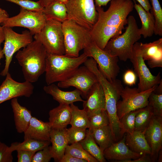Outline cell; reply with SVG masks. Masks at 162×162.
<instances>
[{
    "label": "cell",
    "mask_w": 162,
    "mask_h": 162,
    "mask_svg": "<svg viewBox=\"0 0 162 162\" xmlns=\"http://www.w3.org/2000/svg\"><path fill=\"white\" fill-rule=\"evenodd\" d=\"M153 113L148 106L139 109L135 119V130L143 131L149 124Z\"/></svg>",
    "instance_id": "obj_31"
},
{
    "label": "cell",
    "mask_w": 162,
    "mask_h": 162,
    "mask_svg": "<svg viewBox=\"0 0 162 162\" xmlns=\"http://www.w3.org/2000/svg\"><path fill=\"white\" fill-rule=\"evenodd\" d=\"M11 105L17 131L20 133H24L27 129L32 117L31 112L26 107L20 104L17 98L11 99Z\"/></svg>",
    "instance_id": "obj_24"
},
{
    "label": "cell",
    "mask_w": 162,
    "mask_h": 162,
    "mask_svg": "<svg viewBox=\"0 0 162 162\" xmlns=\"http://www.w3.org/2000/svg\"><path fill=\"white\" fill-rule=\"evenodd\" d=\"M16 4L25 9L35 11H43L44 7L39 1L30 0H6Z\"/></svg>",
    "instance_id": "obj_38"
},
{
    "label": "cell",
    "mask_w": 162,
    "mask_h": 162,
    "mask_svg": "<svg viewBox=\"0 0 162 162\" xmlns=\"http://www.w3.org/2000/svg\"><path fill=\"white\" fill-rule=\"evenodd\" d=\"M157 86L143 92H139L137 88L128 86L124 88L121 94L122 100L117 104V114L119 120L124 115L134 110L146 107L148 103V98Z\"/></svg>",
    "instance_id": "obj_8"
},
{
    "label": "cell",
    "mask_w": 162,
    "mask_h": 162,
    "mask_svg": "<svg viewBox=\"0 0 162 162\" xmlns=\"http://www.w3.org/2000/svg\"><path fill=\"white\" fill-rule=\"evenodd\" d=\"M46 20L43 11H33L20 7L18 14L9 17L1 25L3 27H22L26 28L33 35H34L41 31Z\"/></svg>",
    "instance_id": "obj_12"
},
{
    "label": "cell",
    "mask_w": 162,
    "mask_h": 162,
    "mask_svg": "<svg viewBox=\"0 0 162 162\" xmlns=\"http://www.w3.org/2000/svg\"><path fill=\"white\" fill-rule=\"evenodd\" d=\"M51 129L49 122H44L32 116L27 129L24 132V140L32 139L50 142Z\"/></svg>",
    "instance_id": "obj_19"
},
{
    "label": "cell",
    "mask_w": 162,
    "mask_h": 162,
    "mask_svg": "<svg viewBox=\"0 0 162 162\" xmlns=\"http://www.w3.org/2000/svg\"><path fill=\"white\" fill-rule=\"evenodd\" d=\"M155 93L158 94H162V80L159 84H158L155 89L154 91Z\"/></svg>",
    "instance_id": "obj_49"
},
{
    "label": "cell",
    "mask_w": 162,
    "mask_h": 162,
    "mask_svg": "<svg viewBox=\"0 0 162 162\" xmlns=\"http://www.w3.org/2000/svg\"><path fill=\"white\" fill-rule=\"evenodd\" d=\"M8 146L0 141V162H12V152L8 150Z\"/></svg>",
    "instance_id": "obj_40"
},
{
    "label": "cell",
    "mask_w": 162,
    "mask_h": 162,
    "mask_svg": "<svg viewBox=\"0 0 162 162\" xmlns=\"http://www.w3.org/2000/svg\"><path fill=\"white\" fill-rule=\"evenodd\" d=\"M65 55L77 57L92 40L90 30L70 19L62 23Z\"/></svg>",
    "instance_id": "obj_5"
},
{
    "label": "cell",
    "mask_w": 162,
    "mask_h": 162,
    "mask_svg": "<svg viewBox=\"0 0 162 162\" xmlns=\"http://www.w3.org/2000/svg\"><path fill=\"white\" fill-rule=\"evenodd\" d=\"M4 55L1 46H0V61L2 58H3ZM0 64L1 63L0 62Z\"/></svg>",
    "instance_id": "obj_52"
},
{
    "label": "cell",
    "mask_w": 162,
    "mask_h": 162,
    "mask_svg": "<svg viewBox=\"0 0 162 162\" xmlns=\"http://www.w3.org/2000/svg\"><path fill=\"white\" fill-rule=\"evenodd\" d=\"M158 161L162 162V151L160 150L158 153Z\"/></svg>",
    "instance_id": "obj_51"
},
{
    "label": "cell",
    "mask_w": 162,
    "mask_h": 162,
    "mask_svg": "<svg viewBox=\"0 0 162 162\" xmlns=\"http://www.w3.org/2000/svg\"><path fill=\"white\" fill-rule=\"evenodd\" d=\"M110 1L106 11L102 7H96L98 19L90 30L92 40L102 50L111 39L122 34L127 24V17L134 8L132 0Z\"/></svg>",
    "instance_id": "obj_1"
},
{
    "label": "cell",
    "mask_w": 162,
    "mask_h": 162,
    "mask_svg": "<svg viewBox=\"0 0 162 162\" xmlns=\"http://www.w3.org/2000/svg\"><path fill=\"white\" fill-rule=\"evenodd\" d=\"M83 102V109L87 112L88 117L95 113L106 110V98L102 87L98 82L94 84L89 90Z\"/></svg>",
    "instance_id": "obj_17"
},
{
    "label": "cell",
    "mask_w": 162,
    "mask_h": 162,
    "mask_svg": "<svg viewBox=\"0 0 162 162\" xmlns=\"http://www.w3.org/2000/svg\"><path fill=\"white\" fill-rule=\"evenodd\" d=\"M111 0H94L96 7L106 6Z\"/></svg>",
    "instance_id": "obj_47"
},
{
    "label": "cell",
    "mask_w": 162,
    "mask_h": 162,
    "mask_svg": "<svg viewBox=\"0 0 162 162\" xmlns=\"http://www.w3.org/2000/svg\"><path fill=\"white\" fill-rule=\"evenodd\" d=\"M152 161L150 155L143 154L137 159L131 160L127 162H150Z\"/></svg>",
    "instance_id": "obj_44"
},
{
    "label": "cell",
    "mask_w": 162,
    "mask_h": 162,
    "mask_svg": "<svg viewBox=\"0 0 162 162\" xmlns=\"http://www.w3.org/2000/svg\"><path fill=\"white\" fill-rule=\"evenodd\" d=\"M60 162H87V161L77 158L68 154H64Z\"/></svg>",
    "instance_id": "obj_43"
},
{
    "label": "cell",
    "mask_w": 162,
    "mask_h": 162,
    "mask_svg": "<svg viewBox=\"0 0 162 162\" xmlns=\"http://www.w3.org/2000/svg\"><path fill=\"white\" fill-rule=\"evenodd\" d=\"M125 133L119 141L113 142L103 152L106 159L117 162H127L139 158L142 155L131 150L125 143Z\"/></svg>",
    "instance_id": "obj_16"
},
{
    "label": "cell",
    "mask_w": 162,
    "mask_h": 162,
    "mask_svg": "<svg viewBox=\"0 0 162 162\" xmlns=\"http://www.w3.org/2000/svg\"><path fill=\"white\" fill-rule=\"evenodd\" d=\"M130 60L133 65L134 71L139 78L137 89L139 92L148 90L159 84L162 80L160 73L154 76L150 72L142 58L140 43L137 42L134 44Z\"/></svg>",
    "instance_id": "obj_11"
},
{
    "label": "cell",
    "mask_w": 162,
    "mask_h": 162,
    "mask_svg": "<svg viewBox=\"0 0 162 162\" xmlns=\"http://www.w3.org/2000/svg\"><path fill=\"white\" fill-rule=\"evenodd\" d=\"M148 106L154 116L162 117V94L155 93L154 91L148 98Z\"/></svg>",
    "instance_id": "obj_36"
},
{
    "label": "cell",
    "mask_w": 162,
    "mask_h": 162,
    "mask_svg": "<svg viewBox=\"0 0 162 162\" xmlns=\"http://www.w3.org/2000/svg\"><path fill=\"white\" fill-rule=\"evenodd\" d=\"M0 86V104L18 97H29L33 94L34 86L32 83L25 81L19 82L14 80L8 72Z\"/></svg>",
    "instance_id": "obj_14"
},
{
    "label": "cell",
    "mask_w": 162,
    "mask_h": 162,
    "mask_svg": "<svg viewBox=\"0 0 162 162\" xmlns=\"http://www.w3.org/2000/svg\"><path fill=\"white\" fill-rule=\"evenodd\" d=\"M9 17V15L7 12L0 8V24Z\"/></svg>",
    "instance_id": "obj_46"
},
{
    "label": "cell",
    "mask_w": 162,
    "mask_h": 162,
    "mask_svg": "<svg viewBox=\"0 0 162 162\" xmlns=\"http://www.w3.org/2000/svg\"><path fill=\"white\" fill-rule=\"evenodd\" d=\"M98 82L95 75L84 65L80 66L75 73L67 79L58 82L57 86L62 88L74 87L82 92V96L86 98L91 88Z\"/></svg>",
    "instance_id": "obj_13"
},
{
    "label": "cell",
    "mask_w": 162,
    "mask_h": 162,
    "mask_svg": "<svg viewBox=\"0 0 162 162\" xmlns=\"http://www.w3.org/2000/svg\"><path fill=\"white\" fill-rule=\"evenodd\" d=\"M141 6L147 12H149L152 6L149 0H136Z\"/></svg>",
    "instance_id": "obj_45"
},
{
    "label": "cell",
    "mask_w": 162,
    "mask_h": 162,
    "mask_svg": "<svg viewBox=\"0 0 162 162\" xmlns=\"http://www.w3.org/2000/svg\"><path fill=\"white\" fill-rule=\"evenodd\" d=\"M83 51L88 57L94 60L99 70L108 80L112 81L116 79L120 70L118 57L112 56L100 49L93 40Z\"/></svg>",
    "instance_id": "obj_10"
},
{
    "label": "cell",
    "mask_w": 162,
    "mask_h": 162,
    "mask_svg": "<svg viewBox=\"0 0 162 162\" xmlns=\"http://www.w3.org/2000/svg\"><path fill=\"white\" fill-rule=\"evenodd\" d=\"M88 58L84 52L77 57L47 54L45 71L47 84L67 79L84 64Z\"/></svg>",
    "instance_id": "obj_3"
},
{
    "label": "cell",
    "mask_w": 162,
    "mask_h": 162,
    "mask_svg": "<svg viewBox=\"0 0 162 162\" xmlns=\"http://www.w3.org/2000/svg\"><path fill=\"white\" fill-rule=\"evenodd\" d=\"M50 142L40 141L32 139L24 140L22 142H15L8 146V150L12 152L15 150H25L37 152L49 146Z\"/></svg>",
    "instance_id": "obj_29"
},
{
    "label": "cell",
    "mask_w": 162,
    "mask_h": 162,
    "mask_svg": "<svg viewBox=\"0 0 162 162\" xmlns=\"http://www.w3.org/2000/svg\"><path fill=\"white\" fill-rule=\"evenodd\" d=\"M47 55L43 45L35 40L17 52L15 57L25 81L32 83L38 81L45 72Z\"/></svg>",
    "instance_id": "obj_2"
},
{
    "label": "cell",
    "mask_w": 162,
    "mask_h": 162,
    "mask_svg": "<svg viewBox=\"0 0 162 162\" xmlns=\"http://www.w3.org/2000/svg\"><path fill=\"white\" fill-rule=\"evenodd\" d=\"M139 109L127 113L119 120L123 135L125 133H132L135 130V117Z\"/></svg>",
    "instance_id": "obj_35"
},
{
    "label": "cell",
    "mask_w": 162,
    "mask_h": 162,
    "mask_svg": "<svg viewBox=\"0 0 162 162\" xmlns=\"http://www.w3.org/2000/svg\"><path fill=\"white\" fill-rule=\"evenodd\" d=\"M68 19L91 30L98 16L94 0H68Z\"/></svg>",
    "instance_id": "obj_7"
},
{
    "label": "cell",
    "mask_w": 162,
    "mask_h": 162,
    "mask_svg": "<svg viewBox=\"0 0 162 162\" xmlns=\"http://www.w3.org/2000/svg\"><path fill=\"white\" fill-rule=\"evenodd\" d=\"M52 158L51 147L49 146L35 152L32 162H48Z\"/></svg>",
    "instance_id": "obj_39"
},
{
    "label": "cell",
    "mask_w": 162,
    "mask_h": 162,
    "mask_svg": "<svg viewBox=\"0 0 162 162\" xmlns=\"http://www.w3.org/2000/svg\"><path fill=\"white\" fill-rule=\"evenodd\" d=\"M146 139L151 148L152 160L158 159L162 146V117L153 115L151 121L144 130Z\"/></svg>",
    "instance_id": "obj_15"
},
{
    "label": "cell",
    "mask_w": 162,
    "mask_h": 162,
    "mask_svg": "<svg viewBox=\"0 0 162 162\" xmlns=\"http://www.w3.org/2000/svg\"><path fill=\"white\" fill-rule=\"evenodd\" d=\"M86 130L72 126L66 128L69 143L79 142L83 140L86 136Z\"/></svg>",
    "instance_id": "obj_37"
},
{
    "label": "cell",
    "mask_w": 162,
    "mask_h": 162,
    "mask_svg": "<svg viewBox=\"0 0 162 162\" xmlns=\"http://www.w3.org/2000/svg\"><path fill=\"white\" fill-rule=\"evenodd\" d=\"M137 76L134 71L130 69L127 70L123 75L124 82L128 86H132L135 84Z\"/></svg>",
    "instance_id": "obj_42"
},
{
    "label": "cell",
    "mask_w": 162,
    "mask_h": 162,
    "mask_svg": "<svg viewBox=\"0 0 162 162\" xmlns=\"http://www.w3.org/2000/svg\"><path fill=\"white\" fill-rule=\"evenodd\" d=\"M142 58L151 68L162 67V38L149 43H140Z\"/></svg>",
    "instance_id": "obj_18"
},
{
    "label": "cell",
    "mask_w": 162,
    "mask_h": 162,
    "mask_svg": "<svg viewBox=\"0 0 162 162\" xmlns=\"http://www.w3.org/2000/svg\"><path fill=\"white\" fill-rule=\"evenodd\" d=\"M89 127L91 130L109 125L108 117L106 110H104L97 112L89 117Z\"/></svg>",
    "instance_id": "obj_34"
},
{
    "label": "cell",
    "mask_w": 162,
    "mask_h": 162,
    "mask_svg": "<svg viewBox=\"0 0 162 162\" xmlns=\"http://www.w3.org/2000/svg\"><path fill=\"white\" fill-rule=\"evenodd\" d=\"M18 162H32L33 156L36 152L25 150H18Z\"/></svg>",
    "instance_id": "obj_41"
},
{
    "label": "cell",
    "mask_w": 162,
    "mask_h": 162,
    "mask_svg": "<svg viewBox=\"0 0 162 162\" xmlns=\"http://www.w3.org/2000/svg\"><path fill=\"white\" fill-rule=\"evenodd\" d=\"M43 89L59 104L70 105L76 102L84 101L81 97L82 92L76 88L72 91H64L61 90L57 85L52 83L44 86Z\"/></svg>",
    "instance_id": "obj_21"
},
{
    "label": "cell",
    "mask_w": 162,
    "mask_h": 162,
    "mask_svg": "<svg viewBox=\"0 0 162 162\" xmlns=\"http://www.w3.org/2000/svg\"><path fill=\"white\" fill-rule=\"evenodd\" d=\"M64 154H68L78 158L84 160L87 162H98V161L82 147L79 142L68 145Z\"/></svg>",
    "instance_id": "obj_32"
},
{
    "label": "cell",
    "mask_w": 162,
    "mask_h": 162,
    "mask_svg": "<svg viewBox=\"0 0 162 162\" xmlns=\"http://www.w3.org/2000/svg\"><path fill=\"white\" fill-rule=\"evenodd\" d=\"M127 25L125 32L111 39L104 49L111 56H116L124 62L131 58L134 45L141 38L139 28L133 16L127 18Z\"/></svg>",
    "instance_id": "obj_4"
},
{
    "label": "cell",
    "mask_w": 162,
    "mask_h": 162,
    "mask_svg": "<svg viewBox=\"0 0 162 162\" xmlns=\"http://www.w3.org/2000/svg\"><path fill=\"white\" fill-rule=\"evenodd\" d=\"M134 8L136 9L141 22V27L139 29L141 35L144 38L151 37L154 34L155 20L153 15L150 12H147L139 4L135 2Z\"/></svg>",
    "instance_id": "obj_25"
},
{
    "label": "cell",
    "mask_w": 162,
    "mask_h": 162,
    "mask_svg": "<svg viewBox=\"0 0 162 162\" xmlns=\"http://www.w3.org/2000/svg\"><path fill=\"white\" fill-rule=\"evenodd\" d=\"M152 4L151 13L155 20L154 34L162 36V9L158 0H150Z\"/></svg>",
    "instance_id": "obj_33"
},
{
    "label": "cell",
    "mask_w": 162,
    "mask_h": 162,
    "mask_svg": "<svg viewBox=\"0 0 162 162\" xmlns=\"http://www.w3.org/2000/svg\"><path fill=\"white\" fill-rule=\"evenodd\" d=\"M43 12L47 20L52 19L62 23L68 19L65 4L57 0L44 7Z\"/></svg>",
    "instance_id": "obj_26"
},
{
    "label": "cell",
    "mask_w": 162,
    "mask_h": 162,
    "mask_svg": "<svg viewBox=\"0 0 162 162\" xmlns=\"http://www.w3.org/2000/svg\"><path fill=\"white\" fill-rule=\"evenodd\" d=\"M3 28L4 40L2 50L5 58V64L0 74L4 76L9 72L14 54L32 42L33 41V35L29 31L25 30L19 34L14 32L11 27H4Z\"/></svg>",
    "instance_id": "obj_9"
},
{
    "label": "cell",
    "mask_w": 162,
    "mask_h": 162,
    "mask_svg": "<svg viewBox=\"0 0 162 162\" xmlns=\"http://www.w3.org/2000/svg\"><path fill=\"white\" fill-rule=\"evenodd\" d=\"M71 110V119L70 124L71 126L87 129L89 127V121L86 111L80 110L72 103L70 105Z\"/></svg>",
    "instance_id": "obj_28"
},
{
    "label": "cell",
    "mask_w": 162,
    "mask_h": 162,
    "mask_svg": "<svg viewBox=\"0 0 162 162\" xmlns=\"http://www.w3.org/2000/svg\"><path fill=\"white\" fill-rule=\"evenodd\" d=\"M125 143L129 149L135 153L150 155L151 148L146 139L144 130H135L132 133H125Z\"/></svg>",
    "instance_id": "obj_23"
},
{
    "label": "cell",
    "mask_w": 162,
    "mask_h": 162,
    "mask_svg": "<svg viewBox=\"0 0 162 162\" xmlns=\"http://www.w3.org/2000/svg\"><path fill=\"white\" fill-rule=\"evenodd\" d=\"M62 23L52 19L47 20L41 31L34 35V40L41 43L47 54H65Z\"/></svg>",
    "instance_id": "obj_6"
},
{
    "label": "cell",
    "mask_w": 162,
    "mask_h": 162,
    "mask_svg": "<svg viewBox=\"0 0 162 162\" xmlns=\"http://www.w3.org/2000/svg\"><path fill=\"white\" fill-rule=\"evenodd\" d=\"M83 148L98 162H105L103 152L95 142L90 131L86 130V135L85 138L79 142Z\"/></svg>",
    "instance_id": "obj_30"
},
{
    "label": "cell",
    "mask_w": 162,
    "mask_h": 162,
    "mask_svg": "<svg viewBox=\"0 0 162 162\" xmlns=\"http://www.w3.org/2000/svg\"><path fill=\"white\" fill-rule=\"evenodd\" d=\"M64 4H66L68 0H57Z\"/></svg>",
    "instance_id": "obj_53"
},
{
    "label": "cell",
    "mask_w": 162,
    "mask_h": 162,
    "mask_svg": "<svg viewBox=\"0 0 162 162\" xmlns=\"http://www.w3.org/2000/svg\"><path fill=\"white\" fill-rule=\"evenodd\" d=\"M56 0H39V1L44 8L49 5Z\"/></svg>",
    "instance_id": "obj_48"
},
{
    "label": "cell",
    "mask_w": 162,
    "mask_h": 162,
    "mask_svg": "<svg viewBox=\"0 0 162 162\" xmlns=\"http://www.w3.org/2000/svg\"><path fill=\"white\" fill-rule=\"evenodd\" d=\"M50 138L52 144L51 147L52 158L55 161L60 162L69 143L66 128H51Z\"/></svg>",
    "instance_id": "obj_20"
},
{
    "label": "cell",
    "mask_w": 162,
    "mask_h": 162,
    "mask_svg": "<svg viewBox=\"0 0 162 162\" xmlns=\"http://www.w3.org/2000/svg\"><path fill=\"white\" fill-rule=\"evenodd\" d=\"M89 130L103 152L115 142L109 125Z\"/></svg>",
    "instance_id": "obj_27"
},
{
    "label": "cell",
    "mask_w": 162,
    "mask_h": 162,
    "mask_svg": "<svg viewBox=\"0 0 162 162\" xmlns=\"http://www.w3.org/2000/svg\"><path fill=\"white\" fill-rule=\"evenodd\" d=\"M49 123L51 128H66L70 124L71 110L70 105L59 104L58 106L50 111Z\"/></svg>",
    "instance_id": "obj_22"
},
{
    "label": "cell",
    "mask_w": 162,
    "mask_h": 162,
    "mask_svg": "<svg viewBox=\"0 0 162 162\" xmlns=\"http://www.w3.org/2000/svg\"><path fill=\"white\" fill-rule=\"evenodd\" d=\"M4 36L3 27L0 24V46L1 44L4 41Z\"/></svg>",
    "instance_id": "obj_50"
}]
</instances>
